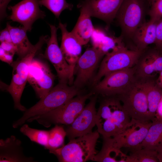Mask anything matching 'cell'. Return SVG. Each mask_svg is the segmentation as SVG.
<instances>
[{
  "mask_svg": "<svg viewBox=\"0 0 162 162\" xmlns=\"http://www.w3.org/2000/svg\"><path fill=\"white\" fill-rule=\"evenodd\" d=\"M146 0H124L115 19L122 31L121 36L131 39L136 30L144 22Z\"/></svg>",
  "mask_w": 162,
  "mask_h": 162,
  "instance_id": "obj_7",
  "label": "cell"
},
{
  "mask_svg": "<svg viewBox=\"0 0 162 162\" xmlns=\"http://www.w3.org/2000/svg\"><path fill=\"white\" fill-rule=\"evenodd\" d=\"M97 130L69 140L66 145L50 151L60 162H84L93 161L97 153L95 147L99 137Z\"/></svg>",
  "mask_w": 162,
  "mask_h": 162,
  "instance_id": "obj_3",
  "label": "cell"
},
{
  "mask_svg": "<svg viewBox=\"0 0 162 162\" xmlns=\"http://www.w3.org/2000/svg\"><path fill=\"white\" fill-rule=\"evenodd\" d=\"M96 96L92 97L73 123L67 126L65 129L69 140L92 132L96 125Z\"/></svg>",
  "mask_w": 162,
  "mask_h": 162,
  "instance_id": "obj_17",
  "label": "cell"
},
{
  "mask_svg": "<svg viewBox=\"0 0 162 162\" xmlns=\"http://www.w3.org/2000/svg\"><path fill=\"white\" fill-rule=\"evenodd\" d=\"M40 6H44L50 10L57 18L65 9L71 10L73 5L66 0H40Z\"/></svg>",
  "mask_w": 162,
  "mask_h": 162,
  "instance_id": "obj_30",
  "label": "cell"
},
{
  "mask_svg": "<svg viewBox=\"0 0 162 162\" xmlns=\"http://www.w3.org/2000/svg\"><path fill=\"white\" fill-rule=\"evenodd\" d=\"M136 79L145 81L154 78L162 71V51L155 47L144 50L134 67Z\"/></svg>",
  "mask_w": 162,
  "mask_h": 162,
  "instance_id": "obj_16",
  "label": "cell"
},
{
  "mask_svg": "<svg viewBox=\"0 0 162 162\" xmlns=\"http://www.w3.org/2000/svg\"><path fill=\"white\" fill-rule=\"evenodd\" d=\"M131 119L151 121L148 114L146 94L142 82L136 80L124 92L117 96Z\"/></svg>",
  "mask_w": 162,
  "mask_h": 162,
  "instance_id": "obj_8",
  "label": "cell"
},
{
  "mask_svg": "<svg viewBox=\"0 0 162 162\" xmlns=\"http://www.w3.org/2000/svg\"><path fill=\"white\" fill-rule=\"evenodd\" d=\"M54 79L48 65L34 58L29 66L28 81L39 98L45 96L53 88Z\"/></svg>",
  "mask_w": 162,
  "mask_h": 162,
  "instance_id": "obj_12",
  "label": "cell"
},
{
  "mask_svg": "<svg viewBox=\"0 0 162 162\" xmlns=\"http://www.w3.org/2000/svg\"><path fill=\"white\" fill-rule=\"evenodd\" d=\"M159 162L157 152L154 150L140 148L132 151V153L127 155L126 162Z\"/></svg>",
  "mask_w": 162,
  "mask_h": 162,
  "instance_id": "obj_28",
  "label": "cell"
},
{
  "mask_svg": "<svg viewBox=\"0 0 162 162\" xmlns=\"http://www.w3.org/2000/svg\"><path fill=\"white\" fill-rule=\"evenodd\" d=\"M123 38L106 35L103 32L95 29L92 36L93 46L102 52L105 56L114 50L125 46Z\"/></svg>",
  "mask_w": 162,
  "mask_h": 162,
  "instance_id": "obj_21",
  "label": "cell"
},
{
  "mask_svg": "<svg viewBox=\"0 0 162 162\" xmlns=\"http://www.w3.org/2000/svg\"><path fill=\"white\" fill-rule=\"evenodd\" d=\"M93 93L90 92L79 95L71 98L60 107L44 114L28 119L27 122L37 121L46 128L52 124H63L66 126L71 124L85 106V102Z\"/></svg>",
  "mask_w": 162,
  "mask_h": 162,
  "instance_id": "obj_5",
  "label": "cell"
},
{
  "mask_svg": "<svg viewBox=\"0 0 162 162\" xmlns=\"http://www.w3.org/2000/svg\"></svg>",
  "mask_w": 162,
  "mask_h": 162,
  "instance_id": "obj_39",
  "label": "cell"
},
{
  "mask_svg": "<svg viewBox=\"0 0 162 162\" xmlns=\"http://www.w3.org/2000/svg\"><path fill=\"white\" fill-rule=\"evenodd\" d=\"M51 36L47 41V46L43 57L53 65L57 73L59 82L71 86L74 82V75L70 67L65 59L58 42V28L49 24Z\"/></svg>",
  "mask_w": 162,
  "mask_h": 162,
  "instance_id": "obj_10",
  "label": "cell"
},
{
  "mask_svg": "<svg viewBox=\"0 0 162 162\" xmlns=\"http://www.w3.org/2000/svg\"><path fill=\"white\" fill-rule=\"evenodd\" d=\"M154 44L156 49L162 51V18L157 23Z\"/></svg>",
  "mask_w": 162,
  "mask_h": 162,
  "instance_id": "obj_32",
  "label": "cell"
},
{
  "mask_svg": "<svg viewBox=\"0 0 162 162\" xmlns=\"http://www.w3.org/2000/svg\"><path fill=\"white\" fill-rule=\"evenodd\" d=\"M6 26L10 32L12 43L16 49V53L20 58L24 57L34 46L28 38L26 34L27 31L22 26H13L8 23Z\"/></svg>",
  "mask_w": 162,
  "mask_h": 162,
  "instance_id": "obj_24",
  "label": "cell"
},
{
  "mask_svg": "<svg viewBox=\"0 0 162 162\" xmlns=\"http://www.w3.org/2000/svg\"><path fill=\"white\" fill-rule=\"evenodd\" d=\"M72 31V34L81 45L87 44L90 40L94 28L90 16L83 9Z\"/></svg>",
  "mask_w": 162,
  "mask_h": 162,
  "instance_id": "obj_22",
  "label": "cell"
},
{
  "mask_svg": "<svg viewBox=\"0 0 162 162\" xmlns=\"http://www.w3.org/2000/svg\"><path fill=\"white\" fill-rule=\"evenodd\" d=\"M136 80L134 67L105 75L94 85L97 92L105 97L117 96L125 92Z\"/></svg>",
  "mask_w": 162,
  "mask_h": 162,
  "instance_id": "obj_9",
  "label": "cell"
},
{
  "mask_svg": "<svg viewBox=\"0 0 162 162\" xmlns=\"http://www.w3.org/2000/svg\"><path fill=\"white\" fill-rule=\"evenodd\" d=\"M141 148L155 150L162 146V120L155 117L152 121Z\"/></svg>",
  "mask_w": 162,
  "mask_h": 162,
  "instance_id": "obj_25",
  "label": "cell"
},
{
  "mask_svg": "<svg viewBox=\"0 0 162 162\" xmlns=\"http://www.w3.org/2000/svg\"><path fill=\"white\" fill-rule=\"evenodd\" d=\"M155 117L162 120V97L157 110Z\"/></svg>",
  "mask_w": 162,
  "mask_h": 162,
  "instance_id": "obj_37",
  "label": "cell"
},
{
  "mask_svg": "<svg viewBox=\"0 0 162 162\" xmlns=\"http://www.w3.org/2000/svg\"><path fill=\"white\" fill-rule=\"evenodd\" d=\"M105 55L93 46L87 48L78 59L74 70L76 76L73 86L78 88L86 84L92 78L100 60Z\"/></svg>",
  "mask_w": 162,
  "mask_h": 162,
  "instance_id": "obj_13",
  "label": "cell"
},
{
  "mask_svg": "<svg viewBox=\"0 0 162 162\" xmlns=\"http://www.w3.org/2000/svg\"><path fill=\"white\" fill-rule=\"evenodd\" d=\"M66 133L63 126L56 124L49 131L48 146L49 152L60 148L64 145Z\"/></svg>",
  "mask_w": 162,
  "mask_h": 162,
  "instance_id": "obj_29",
  "label": "cell"
},
{
  "mask_svg": "<svg viewBox=\"0 0 162 162\" xmlns=\"http://www.w3.org/2000/svg\"><path fill=\"white\" fill-rule=\"evenodd\" d=\"M159 161L162 162V146L157 151Z\"/></svg>",
  "mask_w": 162,
  "mask_h": 162,
  "instance_id": "obj_38",
  "label": "cell"
},
{
  "mask_svg": "<svg viewBox=\"0 0 162 162\" xmlns=\"http://www.w3.org/2000/svg\"><path fill=\"white\" fill-rule=\"evenodd\" d=\"M78 89L73 85L59 83L34 105L25 111L12 124L14 128L24 124L32 117L44 114L62 106L78 94Z\"/></svg>",
  "mask_w": 162,
  "mask_h": 162,
  "instance_id": "obj_2",
  "label": "cell"
},
{
  "mask_svg": "<svg viewBox=\"0 0 162 162\" xmlns=\"http://www.w3.org/2000/svg\"><path fill=\"white\" fill-rule=\"evenodd\" d=\"M127 156L120 149L114 148L107 139H103L102 148L95 155L93 161L100 162H125Z\"/></svg>",
  "mask_w": 162,
  "mask_h": 162,
  "instance_id": "obj_26",
  "label": "cell"
},
{
  "mask_svg": "<svg viewBox=\"0 0 162 162\" xmlns=\"http://www.w3.org/2000/svg\"><path fill=\"white\" fill-rule=\"evenodd\" d=\"M152 122H142L131 119L124 130L117 136L106 138L114 148H128L132 151L141 148Z\"/></svg>",
  "mask_w": 162,
  "mask_h": 162,
  "instance_id": "obj_11",
  "label": "cell"
},
{
  "mask_svg": "<svg viewBox=\"0 0 162 162\" xmlns=\"http://www.w3.org/2000/svg\"><path fill=\"white\" fill-rule=\"evenodd\" d=\"M141 81L146 94L149 116L152 121L156 117L157 110L162 97V88L154 78Z\"/></svg>",
  "mask_w": 162,
  "mask_h": 162,
  "instance_id": "obj_23",
  "label": "cell"
},
{
  "mask_svg": "<svg viewBox=\"0 0 162 162\" xmlns=\"http://www.w3.org/2000/svg\"><path fill=\"white\" fill-rule=\"evenodd\" d=\"M150 20L158 21L162 18V0H148Z\"/></svg>",
  "mask_w": 162,
  "mask_h": 162,
  "instance_id": "obj_31",
  "label": "cell"
},
{
  "mask_svg": "<svg viewBox=\"0 0 162 162\" xmlns=\"http://www.w3.org/2000/svg\"><path fill=\"white\" fill-rule=\"evenodd\" d=\"M106 97L100 104L96 117L97 130L103 139L120 134L131 120L117 97Z\"/></svg>",
  "mask_w": 162,
  "mask_h": 162,
  "instance_id": "obj_1",
  "label": "cell"
},
{
  "mask_svg": "<svg viewBox=\"0 0 162 162\" xmlns=\"http://www.w3.org/2000/svg\"><path fill=\"white\" fill-rule=\"evenodd\" d=\"M0 162H35L32 157L26 156L21 141L12 135L5 140H0Z\"/></svg>",
  "mask_w": 162,
  "mask_h": 162,
  "instance_id": "obj_19",
  "label": "cell"
},
{
  "mask_svg": "<svg viewBox=\"0 0 162 162\" xmlns=\"http://www.w3.org/2000/svg\"><path fill=\"white\" fill-rule=\"evenodd\" d=\"M14 55L6 52L0 47V58L2 61L10 64L13 63Z\"/></svg>",
  "mask_w": 162,
  "mask_h": 162,
  "instance_id": "obj_34",
  "label": "cell"
},
{
  "mask_svg": "<svg viewBox=\"0 0 162 162\" xmlns=\"http://www.w3.org/2000/svg\"><path fill=\"white\" fill-rule=\"evenodd\" d=\"M49 38L47 36L40 37L38 42L34 45L32 50L24 57L13 62L12 77L10 85L6 90L12 96L14 103V107L22 112L27 109L20 102L22 94L27 82L29 66L38 52Z\"/></svg>",
  "mask_w": 162,
  "mask_h": 162,
  "instance_id": "obj_4",
  "label": "cell"
},
{
  "mask_svg": "<svg viewBox=\"0 0 162 162\" xmlns=\"http://www.w3.org/2000/svg\"><path fill=\"white\" fill-rule=\"evenodd\" d=\"M0 47L4 49L6 52L13 55L16 52V49L12 43H0Z\"/></svg>",
  "mask_w": 162,
  "mask_h": 162,
  "instance_id": "obj_33",
  "label": "cell"
},
{
  "mask_svg": "<svg viewBox=\"0 0 162 162\" xmlns=\"http://www.w3.org/2000/svg\"><path fill=\"white\" fill-rule=\"evenodd\" d=\"M20 132L28 137L32 142L43 146L45 149L48 146L49 131L31 128L26 124H23Z\"/></svg>",
  "mask_w": 162,
  "mask_h": 162,
  "instance_id": "obj_27",
  "label": "cell"
},
{
  "mask_svg": "<svg viewBox=\"0 0 162 162\" xmlns=\"http://www.w3.org/2000/svg\"><path fill=\"white\" fill-rule=\"evenodd\" d=\"M39 0H22L14 5L8 7L11 11L9 19L20 23L27 31H30L36 20L46 16L40 8Z\"/></svg>",
  "mask_w": 162,
  "mask_h": 162,
  "instance_id": "obj_15",
  "label": "cell"
},
{
  "mask_svg": "<svg viewBox=\"0 0 162 162\" xmlns=\"http://www.w3.org/2000/svg\"><path fill=\"white\" fill-rule=\"evenodd\" d=\"M143 51L129 50L124 46L106 55L93 78V85L94 86L110 73L134 67Z\"/></svg>",
  "mask_w": 162,
  "mask_h": 162,
  "instance_id": "obj_6",
  "label": "cell"
},
{
  "mask_svg": "<svg viewBox=\"0 0 162 162\" xmlns=\"http://www.w3.org/2000/svg\"><path fill=\"white\" fill-rule=\"evenodd\" d=\"M124 0H79L77 8L86 11L91 17L106 24L107 28L115 19Z\"/></svg>",
  "mask_w": 162,
  "mask_h": 162,
  "instance_id": "obj_14",
  "label": "cell"
},
{
  "mask_svg": "<svg viewBox=\"0 0 162 162\" xmlns=\"http://www.w3.org/2000/svg\"><path fill=\"white\" fill-rule=\"evenodd\" d=\"M12 0H0V19L2 20L7 16L6 8Z\"/></svg>",
  "mask_w": 162,
  "mask_h": 162,
  "instance_id": "obj_35",
  "label": "cell"
},
{
  "mask_svg": "<svg viewBox=\"0 0 162 162\" xmlns=\"http://www.w3.org/2000/svg\"><path fill=\"white\" fill-rule=\"evenodd\" d=\"M0 41L12 43L10 32L6 26L0 32Z\"/></svg>",
  "mask_w": 162,
  "mask_h": 162,
  "instance_id": "obj_36",
  "label": "cell"
},
{
  "mask_svg": "<svg viewBox=\"0 0 162 162\" xmlns=\"http://www.w3.org/2000/svg\"><path fill=\"white\" fill-rule=\"evenodd\" d=\"M158 21L150 20L148 22L145 21L136 30L131 39L136 49L143 51L149 45L154 44Z\"/></svg>",
  "mask_w": 162,
  "mask_h": 162,
  "instance_id": "obj_20",
  "label": "cell"
},
{
  "mask_svg": "<svg viewBox=\"0 0 162 162\" xmlns=\"http://www.w3.org/2000/svg\"><path fill=\"white\" fill-rule=\"evenodd\" d=\"M67 24L59 23L58 28L62 34L60 48L63 55L70 66L72 74L74 76V70L77 61L81 56L82 46L71 32H68Z\"/></svg>",
  "mask_w": 162,
  "mask_h": 162,
  "instance_id": "obj_18",
  "label": "cell"
}]
</instances>
